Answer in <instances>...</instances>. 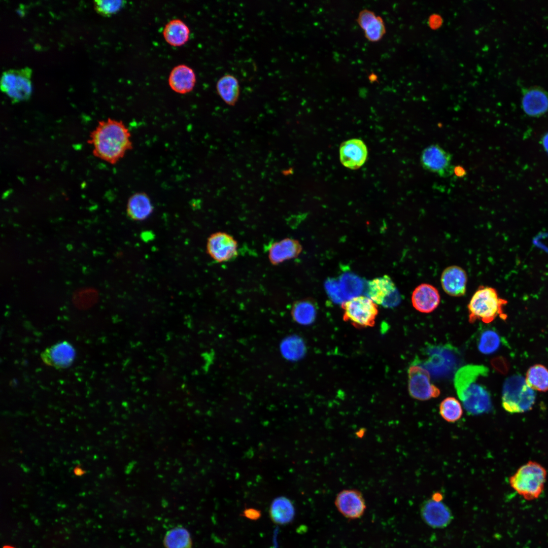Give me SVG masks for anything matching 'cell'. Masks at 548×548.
<instances>
[{"mask_svg":"<svg viewBox=\"0 0 548 548\" xmlns=\"http://www.w3.org/2000/svg\"><path fill=\"white\" fill-rule=\"evenodd\" d=\"M76 352L73 346L67 341L57 343L46 349L41 355L45 363L57 368H65L73 362Z\"/></svg>","mask_w":548,"mask_h":548,"instance_id":"5bb4252c","label":"cell"},{"mask_svg":"<svg viewBox=\"0 0 548 548\" xmlns=\"http://www.w3.org/2000/svg\"><path fill=\"white\" fill-rule=\"evenodd\" d=\"M87 142L92 146L95 157L112 165L133 148L128 127L123 121L111 118L99 121Z\"/></svg>","mask_w":548,"mask_h":548,"instance_id":"6da1fadb","label":"cell"},{"mask_svg":"<svg viewBox=\"0 0 548 548\" xmlns=\"http://www.w3.org/2000/svg\"><path fill=\"white\" fill-rule=\"evenodd\" d=\"M339 153L342 164L353 169L361 166L367 155L365 145L359 139H351L344 142L340 146Z\"/></svg>","mask_w":548,"mask_h":548,"instance_id":"2e32d148","label":"cell"},{"mask_svg":"<svg viewBox=\"0 0 548 548\" xmlns=\"http://www.w3.org/2000/svg\"><path fill=\"white\" fill-rule=\"evenodd\" d=\"M439 414L447 422L454 423L459 420L463 414V409L459 401L455 397H448L444 399L439 405Z\"/></svg>","mask_w":548,"mask_h":548,"instance_id":"f1b7e54d","label":"cell"},{"mask_svg":"<svg viewBox=\"0 0 548 548\" xmlns=\"http://www.w3.org/2000/svg\"><path fill=\"white\" fill-rule=\"evenodd\" d=\"M546 470L540 464L530 461L521 466L509 478L510 487L527 500L537 499L546 480Z\"/></svg>","mask_w":548,"mask_h":548,"instance_id":"3957f363","label":"cell"},{"mask_svg":"<svg viewBox=\"0 0 548 548\" xmlns=\"http://www.w3.org/2000/svg\"><path fill=\"white\" fill-rule=\"evenodd\" d=\"M420 515L423 521L433 528H445L453 519L451 509L442 500L432 497L422 503Z\"/></svg>","mask_w":548,"mask_h":548,"instance_id":"4fadbf2b","label":"cell"},{"mask_svg":"<svg viewBox=\"0 0 548 548\" xmlns=\"http://www.w3.org/2000/svg\"><path fill=\"white\" fill-rule=\"evenodd\" d=\"M368 79L370 82L373 83L377 81L378 77L374 74H371L368 76Z\"/></svg>","mask_w":548,"mask_h":548,"instance_id":"f35d334b","label":"cell"},{"mask_svg":"<svg viewBox=\"0 0 548 548\" xmlns=\"http://www.w3.org/2000/svg\"><path fill=\"white\" fill-rule=\"evenodd\" d=\"M269 515L274 523L283 525L292 522L295 517V510L289 499L285 496H279L272 501Z\"/></svg>","mask_w":548,"mask_h":548,"instance_id":"603a6c76","label":"cell"},{"mask_svg":"<svg viewBox=\"0 0 548 548\" xmlns=\"http://www.w3.org/2000/svg\"><path fill=\"white\" fill-rule=\"evenodd\" d=\"M409 395L415 399L427 400L437 397L439 389L430 382L429 372L422 366L413 365L408 370Z\"/></svg>","mask_w":548,"mask_h":548,"instance_id":"ba28073f","label":"cell"},{"mask_svg":"<svg viewBox=\"0 0 548 548\" xmlns=\"http://www.w3.org/2000/svg\"><path fill=\"white\" fill-rule=\"evenodd\" d=\"M3 548H15V547H13V546H10V545H5V546H4L3 547Z\"/></svg>","mask_w":548,"mask_h":548,"instance_id":"ab89813d","label":"cell"},{"mask_svg":"<svg viewBox=\"0 0 548 548\" xmlns=\"http://www.w3.org/2000/svg\"><path fill=\"white\" fill-rule=\"evenodd\" d=\"M31 71L28 67L9 70L3 73L1 89L13 101H19L29 98L31 92Z\"/></svg>","mask_w":548,"mask_h":548,"instance_id":"52a82bcc","label":"cell"},{"mask_svg":"<svg viewBox=\"0 0 548 548\" xmlns=\"http://www.w3.org/2000/svg\"><path fill=\"white\" fill-rule=\"evenodd\" d=\"M376 17L375 13L368 9H364L360 12L357 19V22L360 27L364 30L367 25Z\"/></svg>","mask_w":548,"mask_h":548,"instance_id":"e575fe53","label":"cell"},{"mask_svg":"<svg viewBox=\"0 0 548 548\" xmlns=\"http://www.w3.org/2000/svg\"><path fill=\"white\" fill-rule=\"evenodd\" d=\"M429 353L428 359L423 366L433 374H442L448 372L454 367V358L448 349L436 348Z\"/></svg>","mask_w":548,"mask_h":548,"instance_id":"44dd1931","label":"cell"},{"mask_svg":"<svg viewBox=\"0 0 548 548\" xmlns=\"http://www.w3.org/2000/svg\"><path fill=\"white\" fill-rule=\"evenodd\" d=\"M243 516L248 519L257 520L260 518L261 514L260 511L257 509L248 508L244 510Z\"/></svg>","mask_w":548,"mask_h":548,"instance_id":"8d00e7d4","label":"cell"},{"mask_svg":"<svg viewBox=\"0 0 548 548\" xmlns=\"http://www.w3.org/2000/svg\"><path fill=\"white\" fill-rule=\"evenodd\" d=\"M534 390L527 384L525 379L513 375L504 382L502 394V405L506 412L522 413L531 409L534 404Z\"/></svg>","mask_w":548,"mask_h":548,"instance_id":"5b68a950","label":"cell"},{"mask_svg":"<svg viewBox=\"0 0 548 548\" xmlns=\"http://www.w3.org/2000/svg\"><path fill=\"white\" fill-rule=\"evenodd\" d=\"M488 373L489 369L484 365L469 364L460 367L455 374L457 394L469 415L487 413L492 408L490 394L479 381Z\"/></svg>","mask_w":548,"mask_h":548,"instance_id":"7a4b0ae2","label":"cell"},{"mask_svg":"<svg viewBox=\"0 0 548 548\" xmlns=\"http://www.w3.org/2000/svg\"><path fill=\"white\" fill-rule=\"evenodd\" d=\"M500 344V339L498 333L493 330L488 329L481 334L478 349L483 354H490L499 348Z\"/></svg>","mask_w":548,"mask_h":548,"instance_id":"f546056e","label":"cell"},{"mask_svg":"<svg viewBox=\"0 0 548 548\" xmlns=\"http://www.w3.org/2000/svg\"><path fill=\"white\" fill-rule=\"evenodd\" d=\"M195 83L196 76L194 71L185 64L175 66L170 73L168 78V84L171 89L180 94L191 91Z\"/></svg>","mask_w":548,"mask_h":548,"instance_id":"ffe728a7","label":"cell"},{"mask_svg":"<svg viewBox=\"0 0 548 548\" xmlns=\"http://www.w3.org/2000/svg\"><path fill=\"white\" fill-rule=\"evenodd\" d=\"M334 504L342 516L351 520L361 518L366 508L363 494L355 489H344L340 491L335 497Z\"/></svg>","mask_w":548,"mask_h":548,"instance_id":"7c38bea8","label":"cell"},{"mask_svg":"<svg viewBox=\"0 0 548 548\" xmlns=\"http://www.w3.org/2000/svg\"><path fill=\"white\" fill-rule=\"evenodd\" d=\"M525 380L533 390L546 391L548 390V369L542 365H534L528 369Z\"/></svg>","mask_w":548,"mask_h":548,"instance_id":"4316f807","label":"cell"},{"mask_svg":"<svg viewBox=\"0 0 548 548\" xmlns=\"http://www.w3.org/2000/svg\"><path fill=\"white\" fill-rule=\"evenodd\" d=\"M326 289L333 300L339 302L342 300V295L340 288L338 284L335 283L334 281H328L326 283Z\"/></svg>","mask_w":548,"mask_h":548,"instance_id":"d590c367","label":"cell"},{"mask_svg":"<svg viewBox=\"0 0 548 548\" xmlns=\"http://www.w3.org/2000/svg\"><path fill=\"white\" fill-rule=\"evenodd\" d=\"M304 345L297 337L286 338L281 344V350L285 358L291 360L299 358L304 353Z\"/></svg>","mask_w":548,"mask_h":548,"instance_id":"4dcf8cb0","label":"cell"},{"mask_svg":"<svg viewBox=\"0 0 548 548\" xmlns=\"http://www.w3.org/2000/svg\"><path fill=\"white\" fill-rule=\"evenodd\" d=\"M343 319L356 328L371 327L378 314L377 305L367 296H359L341 303Z\"/></svg>","mask_w":548,"mask_h":548,"instance_id":"8992f818","label":"cell"},{"mask_svg":"<svg viewBox=\"0 0 548 548\" xmlns=\"http://www.w3.org/2000/svg\"><path fill=\"white\" fill-rule=\"evenodd\" d=\"M302 246L296 239L287 237L272 243L268 249V257L272 265H278L297 257Z\"/></svg>","mask_w":548,"mask_h":548,"instance_id":"e0dca14e","label":"cell"},{"mask_svg":"<svg viewBox=\"0 0 548 548\" xmlns=\"http://www.w3.org/2000/svg\"><path fill=\"white\" fill-rule=\"evenodd\" d=\"M216 88L225 103L230 106L236 103L239 95V85L234 76L227 74L222 77L217 83Z\"/></svg>","mask_w":548,"mask_h":548,"instance_id":"d4e9b609","label":"cell"},{"mask_svg":"<svg viewBox=\"0 0 548 548\" xmlns=\"http://www.w3.org/2000/svg\"><path fill=\"white\" fill-rule=\"evenodd\" d=\"M366 39L371 42L380 41L386 33V27L383 18L379 16L371 21L363 30Z\"/></svg>","mask_w":548,"mask_h":548,"instance_id":"d6a6232c","label":"cell"},{"mask_svg":"<svg viewBox=\"0 0 548 548\" xmlns=\"http://www.w3.org/2000/svg\"><path fill=\"white\" fill-rule=\"evenodd\" d=\"M340 290L342 296L347 299H352L359 294L361 291L362 283L357 277L351 275H344L340 281Z\"/></svg>","mask_w":548,"mask_h":548,"instance_id":"1f68e13d","label":"cell"},{"mask_svg":"<svg viewBox=\"0 0 548 548\" xmlns=\"http://www.w3.org/2000/svg\"><path fill=\"white\" fill-rule=\"evenodd\" d=\"M507 303L506 300L499 297L494 288L480 286L472 296L468 305L469 322L472 323L477 320L489 323L497 316H502L503 307Z\"/></svg>","mask_w":548,"mask_h":548,"instance_id":"277c9868","label":"cell"},{"mask_svg":"<svg viewBox=\"0 0 548 548\" xmlns=\"http://www.w3.org/2000/svg\"><path fill=\"white\" fill-rule=\"evenodd\" d=\"M190 30L188 26L180 19H173L164 26L163 36L169 45L179 47L184 45L189 38Z\"/></svg>","mask_w":548,"mask_h":548,"instance_id":"cb8c5ba5","label":"cell"},{"mask_svg":"<svg viewBox=\"0 0 548 548\" xmlns=\"http://www.w3.org/2000/svg\"><path fill=\"white\" fill-rule=\"evenodd\" d=\"M421 162L425 169L441 177L453 173L450 154L438 145H431L423 150Z\"/></svg>","mask_w":548,"mask_h":548,"instance_id":"8fae6325","label":"cell"},{"mask_svg":"<svg viewBox=\"0 0 548 548\" xmlns=\"http://www.w3.org/2000/svg\"><path fill=\"white\" fill-rule=\"evenodd\" d=\"M166 548H191V539L189 532L183 527H175L168 531L163 539Z\"/></svg>","mask_w":548,"mask_h":548,"instance_id":"83f0119b","label":"cell"},{"mask_svg":"<svg viewBox=\"0 0 548 548\" xmlns=\"http://www.w3.org/2000/svg\"><path fill=\"white\" fill-rule=\"evenodd\" d=\"M366 294L376 304L393 307L400 301V296L390 277L386 275L369 281Z\"/></svg>","mask_w":548,"mask_h":548,"instance_id":"9c48e42d","label":"cell"},{"mask_svg":"<svg viewBox=\"0 0 548 548\" xmlns=\"http://www.w3.org/2000/svg\"><path fill=\"white\" fill-rule=\"evenodd\" d=\"M153 211V206L150 198L145 192H136L128 198L126 212L131 219L136 221L145 220Z\"/></svg>","mask_w":548,"mask_h":548,"instance_id":"7402d4cb","label":"cell"},{"mask_svg":"<svg viewBox=\"0 0 548 548\" xmlns=\"http://www.w3.org/2000/svg\"><path fill=\"white\" fill-rule=\"evenodd\" d=\"M124 1L118 0H96L94 8L99 14L109 16L118 12L124 5Z\"/></svg>","mask_w":548,"mask_h":548,"instance_id":"836d02e7","label":"cell"},{"mask_svg":"<svg viewBox=\"0 0 548 548\" xmlns=\"http://www.w3.org/2000/svg\"><path fill=\"white\" fill-rule=\"evenodd\" d=\"M524 112L532 117H538L548 110V94L542 89L533 87L524 92L522 98Z\"/></svg>","mask_w":548,"mask_h":548,"instance_id":"d6986e66","label":"cell"},{"mask_svg":"<svg viewBox=\"0 0 548 548\" xmlns=\"http://www.w3.org/2000/svg\"><path fill=\"white\" fill-rule=\"evenodd\" d=\"M315 304L309 299L295 302L292 307L293 319L301 325H309L313 323L316 316Z\"/></svg>","mask_w":548,"mask_h":548,"instance_id":"484cf974","label":"cell"},{"mask_svg":"<svg viewBox=\"0 0 548 548\" xmlns=\"http://www.w3.org/2000/svg\"><path fill=\"white\" fill-rule=\"evenodd\" d=\"M208 254L215 261L219 263L229 261L238 254V244L233 237L224 232H217L211 234L207 243Z\"/></svg>","mask_w":548,"mask_h":548,"instance_id":"30bf717a","label":"cell"},{"mask_svg":"<svg viewBox=\"0 0 548 548\" xmlns=\"http://www.w3.org/2000/svg\"><path fill=\"white\" fill-rule=\"evenodd\" d=\"M467 276L464 269L457 265H452L442 271L440 282L444 291L454 297H460L465 294Z\"/></svg>","mask_w":548,"mask_h":548,"instance_id":"9a60e30c","label":"cell"},{"mask_svg":"<svg viewBox=\"0 0 548 548\" xmlns=\"http://www.w3.org/2000/svg\"><path fill=\"white\" fill-rule=\"evenodd\" d=\"M440 300V295L437 289L433 286L426 283L418 286L412 295V302L414 307L423 313H429L433 311L439 305Z\"/></svg>","mask_w":548,"mask_h":548,"instance_id":"ac0fdd59","label":"cell"},{"mask_svg":"<svg viewBox=\"0 0 548 548\" xmlns=\"http://www.w3.org/2000/svg\"><path fill=\"white\" fill-rule=\"evenodd\" d=\"M453 172L458 177H462L466 174V171L463 167L460 166H455L453 168Z\"/></svg>","mask_w":548,"mask_h":548,"instance_id":"74e56055","label":"cell"}]
</instances>
